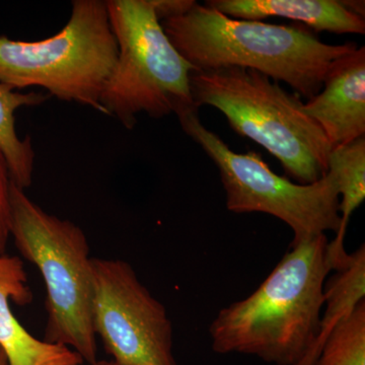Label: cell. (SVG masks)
Segmentation results:
<instances>
[{
    "instance_id": "obj_15",
    "label": "cell",
    "mask_w": 365,
    "mask_h": 365,
    "mask_svg": "<svg viewBox=\"0 0 365 365\" xmlns=\"http://www.w3.org/2000/svg\"><path fill=\"white\" fill-rule=\"evenodd\" d=\"M314 365H365V300L328 336Z\"/></svg>"
},
{
    "instance_id": "obj_12",
    "label": "cell",
    "mask_w": 365,
    "mask_h": 365,
    "mask_svg": "<svg viewBox=\"0 0 365 365\" xmlns=\"http://www.w3.org/2000/svg\"><path fill=\"white\" fill-rule=\"evenodd\" d=\"M327 278L318 338L299 365H314L328 336L365 300V248L362 244Z\"/></svg>"
},
{
    "instance_id": "obj_7",
    "label": "cell",
    "mask_w": 365,
    "mask_h": 365,
    "mask_svg": "<svg viewBox=\"0 0 365 365\" xmlns=\"http://www.w3.org/2000/svg\"><path fill=\"white\" fill-rule=\"evenodd\" d=\"M182 130L202 148L220 170L227 207L235 213L262 212L292 228V245L337 232L340 227L339 192L333 173L313 184L292 182L275 174L259 153H237L215 132L206 128L198 111L178 118Z\"/></svg>"
},
{
    "instance_id": "obj_18",
    "label": "cell",
    "mask_w": 365,
    "mask_h": 365,
    "mask_svg": "<svg viewBox=\"0 0 365 365\" xmlns=\"http://www.w3.org/2000/svg\"><path fill=\"white\" fill-rule=\"evenodd\" d=\"M93 365H119L113 360H98L95 364Z\"/></svg>"
},
{
    "instance_id": "obj_13",
    "label": "cell",
    "mask_w": 365,
    "mask_h": 365,
    "mask_svg": "<svg viewBox=\"0 0 365 365\" xmlns=\"http://www.w3.org/2000/svg\"><path fill=\"white\" fill-rule=\"evenodd\" d=\"M328 167L329 172L333 173L336 178L340 197V227L335 239L328 244L329 261L334 270L348 256L344 247L348 223L365 199L364 137L332 148Z\"/></svg>"
},
{
    "instance_id": "obj_3",
    "label": "cell",
    "mask_w": 365,
    "mask_h": 365,
    "mask_svg": "<svg viewBox=\"0 0 365 365\" xmlns=\"http://www.w3.org/2000/svg\"><path fill=\"white\" fill-rule=\"evenodd\" d=\"M190 88L196 107L222 113L239 135L260 144L299 184L319 181L329 172L332 146L302 97L287 93L261 72L230 66L192 71Z\"/></svg>"
},
{
    "instance_id": "obj_2",
    "label": "cell",
    "mask_w": 365,
    "mask_h": 365,
    "mask_svg": "<svg viewBox=\"0 0 365 365\" xmlns=\"http://www.w3.org/2000/svg\"><path fill=\"white\" fill-rule=\"evenodd\" d=\"M160 24L195 71L253 69L287 83L307 100L322 90L333 62L357 49L355 43L326 44L300 26L237 20L197 2L187 13Z\"/></svg>"
},
{
    "instance_id": "obj_5",
    "label": "cell",
    "mask_w": 365,
    "mask_h": 365,
    "mask_svg": "<svg viewBox=\"0 0 365 365\" xmlns=\"http://www.w3.org/2000/svg\"><path fill=\"white\" fill-rule=\"evenodd\" d=\"M106 4L118 57L101 96L105 115L133 129L141 113L160 119L198 111L190 88L195 69L163 31L153 0H109Z\"/></svg>"
},
{
    "instance_id": "obj_16",
    "label": "cell",
    "mask_w": 365,
    "mask_h": 365,
    "mask_svg": "<svg viewBox=\"0 0 365 365\" xmlns=\"http://www.w3.org/2000/svg\"><path fill=\"white\" fill-rule=\"evenodd\" d=\"M11 186L9 163L0 148V255L6 254L11 237Z\"/></svg>"
},
{
    "instance_id": "obj_4",
    "label": "cell",
    "mask_w": 365,
    "mask_h": 365,
    "mask_svg": "<svg viewBox=\"0 0 365 365\" xmlns=\"http://www.w3.org/2000/svg\"><path fill=\"white\" fill-rule=\"evenodd\" d=\"M11 237L44 280L45 341L71 348L86 364L98 361L93 325V257L83 230L43 210L11 182Z\"/></svg>"
},
{
    "instance_id": "obj_14",
    "label": "cell",
    "mask_w": 365,
    "mask_h": 365,
    "mask_svg": "<svg viewBox=\"0 0 365 365\" xmlns=\"http://www.w3.org/2000/svg\"><path fill=\"white\" fill-rule=\"evenodd\" d=\"M48 93H21L0 83V148L9 163L11 182L26 190L32 185L35 150L31 137L20 138L16 129V112L23 107L42 105Z\"/></svg>"
},
{
    "instance_id": "obj_9",
    "label": "cell",
    "mask_w": 365,
    "mask_h": 365,
    "mask_svg": "<svg viewBox=\"0 0 365 365\" xmlns=\"http://www.w3.org/2000/svg\"><path fill=\"white\" fill-rule=\"evenodd\" d=\"M332 148L364 137L365 47L335 60L318 95L304 104Z\"/></svg>"
},
{
    "instance_id": "obj_19",
    "label": "cell",
    "mask_w": 365,
    "mask_h": 365,
    "mask_svg": "<svg viewBox=\"0 0 365 365\" xmlns=\"http://www.w3.org/2000/svg\"><path fill=\"white\" fill-rule=\"evenodd\" d=\"M0 365H9L7 364V359L6 354L2 351L1 348H0Z\"/></svg>"
},
{
    "instance_id": "obj_6",
    "label": "cell",
    "mask_w": 365,
    "mask_h": 365,
    "mask_svg": "<svg viewBox=\"0 0 365 365\" xmlns=\"http://www.w3.org/2000/svg\"><path fill=\"white\" fill-rule=\"evenodd\" d=\"M117 57L106 1L76 0L66 25L47 39L0 36V83L16 91L39 86L50 97L105 115L101 96Z\"/></svg>"
},
{
    "instance_id": "obj_17",
    "label": "cell",
    "mask_w": 365,
    "mask_h": 365,
    "mask_svg": "<svg viewBox=\"0 0 365 365\" xmlns=\"http://www.w3.org/2000/svg\"><path fill=\"white\" fill-rule=\"evenodd\" d=\"M155 14L163 21L182 16L189 11L196 1L194 0H153Z\"/></svg>"
},
{
    "instance_id": "obj_8",
    "label": "cell",
    "mask_w": 365,
    "mask_h": 365,
    "mask_svg": "<svg viewBox=\"0 0 365 365\" xmlns=\"http://www.w3.org/2000/svg\"><path fill=\"white\" fill-rule=\"evenodd\" d=\"M93 325L119 365H177L167 309L130 264L93 258Z\"/></svg>"
},
{
    "instance_id": "obj_1",
    "label": "cell",
    "mask_w": 365,
    "mask_h": 365,
    "mask_svg": "<svg viewBox=\"0 0 365 365\" xmlns=\"http://www.w3.org/2000/svg\"><path fill=\"white\" fill-rule=\"evenodd\" d=\"M326 235L290 245L260 287L222 309L209 327L220 354L254 355L277 365H299L318 338L324 287L332 272Z\"/></svg>"
},
{
    "instance_id": "obj_11",
    "label": "cell",
    "mask_w": 365,
    "mask_h": 365,
    "mask_svg": "<svg viewBox=\"0 0 365 365\" xmlns=\"http://www.w3.org/2000/svg\"><path fill=\"white\" fill-rule=\"evenodd\" d=\"M205 4L237 20L276 16L306 24L317 32L365 34L364 19L337 0H208Z\"/></svg>"
},
{
    "instance_id": "obj_10",
    "label": "cell",
    "mask_w": 365,
    "mask_h": 365,
    "mask_svg": "<svg viewBox=\"0 0 365 365\" xmlns=\"http://www.w3.org/2000/svg\"><path fill=\"white\" fill-rule=\"evenodd\" d=\"M33 302L28 275L20 257L0 255V348L9 365H83L78 353L59 344L38 339L21 325L11 309Z\"/></svg>"
}]
</instances>
